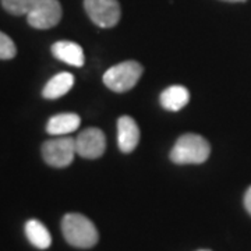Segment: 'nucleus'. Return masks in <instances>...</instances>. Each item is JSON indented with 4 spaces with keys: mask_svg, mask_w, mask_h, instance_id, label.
<instances>
[{
    "mask_svg": "<svg viewBox=\"0 0 251 251\" xmlns=\"http://www.w3.org/2000/svg\"><path fill=\"white\" fill-rule=\"evenodd\" d=\"M62 232L66 242L73 247L91 249L98 243L99 234L95 225L81 214H67L62 221Z\"/></svg>",
    "mask_w": 251,
    "mask_h": 251,
    "instance_id": "obj_1",
    "label": "nucleus"
},
{
    "mask_svg": "<svg viewBox=\"0 0 251 251\" xmlns=\"http://www.w3.org/2000/svg\"><path fill=\"white\" fill-rule=\"evenodd\" d=\"M211 153V147L204 137L184 134L176 141L171 151V159L177 165L204 163Z\"/></svg>",
    "mask_w": 251,
    "mask_h": 251,
    "instance_id": "obj_2",
    "label": "nucleus"
},
{
    "mask_svg": "<svg viewBox=\"0 0 251 251\" xmlns=\"http://www.w3.org/2000/svg\"><path fill=\"white\" fill-rule=\"evenodd\" d=\"M141 75L143 66L134 60H127L106 70L103 74V82L109 90L115 92H126L135 87Z\"/></svg>",
    "mask_w": 251,
    "mask_h": 251,
    "instance_id": "obj_3",
    "label": "nucleus"
},
{
    "mask_svg": "<svg viewBox=\"0 0 251 251\" xmlns=\"http://www.w3.org/2000/svg\"><path fill=\"white\" fill-rule=\"evenodd\" d=\"M77 153L75 138L73 137H59L48 140L42 145V156L48 165L53 168H66L69 166Z\"/></svg>",
    "mask_w": 251,
    "mask_h": 251,
    "instance_id": "obj_4",
    "label": "nucleus"
},
{
    "mask_svg": "<svg viewBox=\"0 0 251 251\" xmlns=\"http://www.w3.org/2000/svg\"><path fill=\"white\" fill-rule=\"evenodd\" d=\"M88 17L102 28H112L120 20V4L117 0H84Z\"/></svg>",
    "mask_w": 251,
    "mask_h": 251,
    "instance_id": "obj_5",
    "label": "nucleus"
},
{
    "mask_svg": "<svg viewBox=\"0 0 251 251\" xmlns=\"http://www.w3.org/2000/svg\"><path fill=\"white\" fill-rule=\"evenodd\" d=\"M62 18V6L59 0H38L27 14V21L36 29H48L59 24Z\"/></svg>",
    "mask_w": 251,
    "mask_h": 251,
    "instance_id": "obj_6",
    "label": "nucleus"
},
{
    "mask_svg": "<svg viewBox=\"0 0 251 251\" xmlns=\"http://www.w3.org/2000/svg\"><path fill=\"white\" fill-rule=\"evenodd\" d=\"M106 148V137L102 133V130L91 127L75 138V150L77 153L85 159H97L102 156Z\"/></svg>",
    "mask_w": 251,
    "mask_h": 251,
    "instance_id": "obj_7",
    "label": "nucleus"
},
{
    "mask_svg": "<svg viewBox=\"0 0 251 251\" xmlns=\"http://www.w3.org/2000/svg\"><path fill=\"white\" fill-rule=\"evenodd\" d=\"M140 141V128L130 116H122L117 120V143L122 152H131Z\"/></svg>",
    "mask_w": 251,
    "mask_h": 251,
    "instance_id": "obj_8",
    "label": "nucleus"
},
{
    "mask_svg": "<svg viewBox=\"0 0 251 251\" xmlns=\"http://www.w3.org/2000/svg\"><path fill=\"white\" fill-rule=\"evenodd\" d=\"M52 53L56 59L67 63L70 66H74V67H81L85 62L82 48L78 44L70 42V41H59V42L53 44Z\"/></svg>",
    "mask_w": 251,
    "mask_h": 251,
    "instance_id": "obj_9",
    "label": "nucleus"
},
{
    "mask_svg": "<svg viewBox=\"0 0 251 251\" xmlns=\"http://www.w3.org/2000/svg\"><path fill=\"white\" fill-rule=\"evenodd\" d=\"M81 119L75 113H60L49 119L46 131L50 135H66L75 131L80 127Z\"/></svg>",
    "mask_w": 251,
    "mask_h": 251,
    "instance_id": "obj_10",
    "label": "nucleus"
},
{
    "mask_svg": "<svg viewBox=\"0 0 251 251\" xmlns=\"http://www.w3.org/2000/svg\"><path fill=\"white\" fill-rule=\"evenodd\" d=\"M190 100V92L181 85H172L161 94V105L166 110L177 112L183 109Z\"/></svg>",
    "mask_w": 251,
    "mask_h": 251,
    "instance_id": "obj_11",
    "label": "nucleus"
},
{
    "mask_svg": "<svg viewBox=\"0 0 251 251\" xmlns=\"http://www.w3.org/2000/svg\"><path fill=\"white\" fill-rule=\"evenodd\" d=\"M25 234L27 239L32 246L39 250H45L52 244V236L49 233L48 227L42 222L36 219H29L25 224Z\"/></svg>",
    "mask_w": 251,
    "mask_h": 251,
    "instance_id": "obj_12",
    "label": "nucleus"
},
{
    "mask_svg": "<svg viewBox=\"0 0 251 251\" xmlns=\"http://www.w3.org/2000/svg\"><path fill=\"white\" fill-rule=\"evenodd\" d=\"M73 84H74V77L70 73H60L56 74L53 78L48 81V84L44 88L42 95L46 99H57L66 95L69 91L72 90Z\"/></svg>",
    "mask_w": 251,
    "mask_h": 251,
    "instance_id": "obj_13",
    "label": "nucleus"
},
{
    "mask_svg": "<svg viewBox=\"0 0 251 251\" xmlns=\"http://www.w3.org/2000/svg\"><path fill=\"white\" fill-rule=\"evenodd\" d=\"M38 0H1L3 7L14 16H27Z\"/></svg>",
    "mask_w": 251,
    "mask_h": 251,
    "instance_id": "obj_14",
    "label": "nucleus"
},
{
    "mask_svg": "<svg viewBox=\"0 0 251 251\" xmlns=\"http://www.w3.org/2000/svg\"><path fill=\"white\" fill-rule=\"evenodd\" d=\"M16 53H17V49L13 39L0 31V59L9 60V59H13Z\"/></svg>",
    "mask_w": 251,
    "mask_h": 251,
    "instance_id": "obj_15",
    "label": "nucleus"
},
{
    "mask_svg": "<svg viewBox=\"0 0 251 251\" xmlns=\"http://www.w3.org/2000/svg\"><path fill=\"white\" fill-rule=\"evenodd\" d=\"M244 206H246L247 212L251 215V187L246 191V196H244Z\"/></svg>",
    "mask_w": 251,
    "mask_h": 251,
    "instance_id": "obj_16",
    "label": "nucleus"
},
{
    "mask_svg": "<svg viewBox=\"0 0 251 251\" xmlns=\"http://www.w3.org/2000/svg\"><path fill=\"white\" fill-rule=\"evenodd\" d=\"M224 1H229V3H237V1H246V0H224Z\"/></svg>",
    "mask_w": 251,
    "mask_h": 251,
    "instance_id": "obj_17",
    "label": "nucleus"
}]
</instances>
